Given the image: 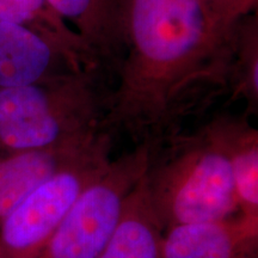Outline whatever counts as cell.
Here are the masks:
<instances>
[{
    "mask_svg": "<svg viewBox=\"0 0 258 258\" xmlns=\"http://www.w3.org/2000/svg\"><path fill=\"white\" fill-rule=\"evenodd\" d=\"M112 134L44 180L0 225V258H37L83 190L110 164Z\"/></svg>",
    "mask_w": 258,
    "mask_h": 258,
    "instance_id": "cell-5",
    "label": "cell"
},
{
    "mask_svg": "<svg viewBox=\"0 0 258 258\" xmlns=\"http://www.w3.org/2000/svg\"><path fill=\"white\" fill-rule=\"evenodd\" d=\"M165 231L161 258L257 257L258 218L241 213L234 218L175 225Z\"/></svg>",
    "mask_w": 258,
    "mask_h": 258,
    "instance_id": "cell-7",
    "label": "cell"
},
{
    "mask_svg": "<svg viewBox=\"0 0 258 258\" xmlns=\"http://www.w3.org/2000/svg\"><path fill=\"white\" fill-rule=\"evenodd\" d=\"M230 101L246 103L245 114H256L258 109V14L241 17L234 29L230 69Z\"/></svg>",
    "mask_w": 258,
    "mask_h": 258,
    "instance_id": "cell-12",
    "label": "cell"
},
{
    "mask_svg": "<svg viewBox=\"0 0 258 258\" xmlns=\"http://www.w3.org/2000/svg\"><path fill=\"white\" fill-rule=\"evenodd\" d=\"M111 76L122 55L120 0H46Z\"/></svg>",
    "mask_w": 258,
    "mask_h": 258,
    "instance_id": "cell-8",
    "label": "cell"
},
{
    "mask_svg": "<svg viewBox=\"0 0 258 258\" xmlns=\"http://www.w3.org/2000/svg\"><path fill=\"white\" fill-rule=\"evenodd\" d=\"M163 235L143 176L125 199L120 220L97 258H161Z\"/></svg>",
    "mask_w": 258,
    "mask_h": 258,
    "instance_id": "cell-10",
    "label": "cell"
},
{
    "mask_svg": "<svg viewBox=\"0 0 258 258\" xmlns=\"http://www.w3.org/2000/svg\"><path fill=\"white\" fill-rule=\"evenodd\" d=\"M122 55L102 127L135 145L182 132L190 116L228 91L237 22L203 0H120Z\"/></svg>",
    "mask_w": 258,
    "mask_h": 258,
    "instance_id": "cell-1",
    "label": "cell"
},
{
    "mask_svg": "<svg viewBox=\"0 0 258 258\" xmlns=\"http://www.w3.org/2000/svg\"><path fill=\"white\" fill-rule=\"evenodd\" d=\"M91 69L24 25L0 21V90L31 85Z\"/></svg>",
    "mask_w": 258,
    "mask_h": 258,
    "instance_id": "cell-6",
    "label": "cell"
},
{
    "mask_svg": "<svg viewBox=\"0 0 258 258\" xmlns=\"http://www.w3.org/2000/svg\"><path fill=\"white\" fill-rule=\"evenodd\" d=\"M144 182L164 231L239 211L228 157L209 121L152 144Z\"/></svg>",
    "mask_w": 258,
    "mask_h": 258,
    "instance_id": "cell-2",
    "label": "cell"
},
{
    "mask_svg": "<svg viewBox=\"0 0 258 258\" xmlns=\"http://www.w3.org/2000/svg\"><path fill=\"white\" fill-rule=\"evenodd\" d=\"M0 21L37 31L91 69H101L78 35L57 16L46 0H0Z\"/></svg>",
    "mask_w": 258,
    "mask_h": 258,
    "instance_id": "cell-11",
    "label": "cell"
},
{
    "mask_svg": "<svg viewBox=\"0 0 258 258\" xmlns=\"http://www.w3.org/2000/svg\"><path fill=\"white\" fill-rule=\"evenodd\" d=\"M152 144L140 143L110 161L83 190L37 258H97L123 211L125 199L144 176Z\"/></svg>",
    "mask_w": 258,
    "mask_h": 258,
    "instance_id": "cell-4",
    "label": "cell"
},
{
    "mask_svg": "<svg viewBox=\"0 0 258 258\" xmlns=\"http://www.w3.org/2000/svg\"><path fill=\"white\" fill-rule=\"evenodd\" d=\"M209 123L224 145L230 161L235 198L241 214L258 218V132L247 114L221 112Z\"/></svg>",
    "mask_w": 258,
    "mask_h": 258,
    "instance_id": "cell-9",
    "label": "cell"
},
{
    "mask_svg": "<svg viewBox=\"0 0 258 258\" xmlns=\"http://www.w3.org/2000/svg\"><path fill=\"white\" fill-rule=\"evenodd\" d=\"M109 79L85 70L0 90V153L44 150L102 131Z\"/></svg>",
    "mask_w": 258,
    "mask_h": 258,
    "instance_id": "cell-3",
    "label": "cell"
},
{
    "mask_svg": "<svg viewBox=\"0 0 258 258\" xmlns=\"http://www.w3.org/2000/svg\"><path fill=\"white\" fill-rule=\"evenodd\" d=\"M217 14L230 21L257 12L258 0H203Z\"/></svg>",
    "mask_w": 258,
    "mask_h": 258,
    "instance_id": "cell-13",
    "label": "cell"
},
{
    "mask_svg": "<svg viewBox=\"0 0 258 258\" xmlns=\"http://www.w3.org/2000/svg\"><path fill=\"white\" fill-rule=\"evenodd\" d=\"M254 258H257V257H254Z\"/></svg>",
    "mask_w": 258,
    "mask_h": 258,
    "instance_id": "cell-14",
    "label": "cell"
}]
</instances>
